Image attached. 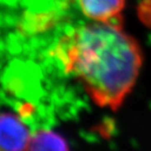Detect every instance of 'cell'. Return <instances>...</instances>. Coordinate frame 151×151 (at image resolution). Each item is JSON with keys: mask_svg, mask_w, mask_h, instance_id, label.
Listing matches in <instances>:
<instances>
[{"mask_svg": "<svg viewBox=\"0 0 151 151\" xmlns=\"http://www.w3.org/2000/svg\"><path fill=\"white\" fill-rule=\"evenodd\" d=\"M59 58L93 102L113 111L133 89L143 63L138 43L122 25L101 22L81 27L63 39Z\"/></svg>", "mask_w": 151, "mask_h": 151, "instance_id": "cell-1", "label": "cell"}, {"mask_svg": "<svg viewBox=\"0 0 151 151\" xmlns=\"http://www.w3.org/2000/svg\"><path fill=\"white\" fill-rule=\"evenodd\" d=\"M27 127L12 113L3 112L0 118L1 151H26L30 139Z\"/></svg>", "mask_w": 151, "mask_h": 151, "instance_id": "cell-2", "label": "cell"}, {"mask_svg": "<svg viewBox=\"0 0 151 151\" xmlns=\"http://www.w3.org/2000/svg\"><path fill=\"white\" fill-rule=\"evenodd\" d=\"M84 15L95 22L122 25L125 0H79Z\"/></svg>", "mask_w": 151, "mask_h": 151, "instance_id": "cell-3", "label": "cell"}, {"mask_svg": "<svg viewBox=\"0 0 151 151\" xmlns=\"http://www.w3.org/2000/svg\"><path fill=\"white\" fill-rule=\"evenodd\" d=\"M26 151H69V148L63 137L44 129L31 135Z\"/></svg>", "mask_w": 151, "mask_h": 151, "instance_id": "cell-4", "label": "cell"}]
</instances>
